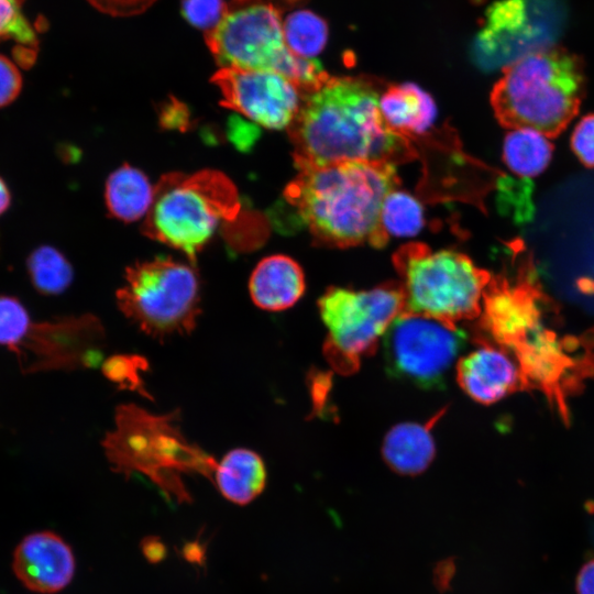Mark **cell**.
Returning a JSON list of instances; mask_svg holds the SVG:
<instances>
[{
    "mask_svg": "<svg viewBox=\"0 0 594 594\" xmlns=\"http://www.w3.org/2000/svg\"><path fill=\"white\" fill-rule=\"evenodd\" d=\"M378 84L366 77L328 76L304 94L287 128L295 165L324 166L346 161L392 164L415 157L408 138L393 131L380 109Z\"/></svg>",
    "mask_w": 594,
    "mask_h": 594,
    "instance_id": "1",
    "label": "cell"
},
{
    "mask_svg": "<svg viewBox=\"0 0 594 594\" xmlns=\"http://www.w3.org/2000/svg\"><path fill=\"white\" fill-rule=\"evenodd\" d=\"M296 167L298 174L286 187L285 199L315 242L331 248L387 243L381 209L386 195L399 184L395 164L346 161Z\"/></svg>",
    "mask_w": 594,
    "mask_h": 594,
    "instance_id": "2",
    "label": "cell"
},
{
    "mask_svg": "<svg viewBox=\"0 0 594 594\" xmlns=\"http://www.w3.org/2000/svg\"><path fill=\"white\" fill-rule=\"evenodd\" d=\"M582 61L560 47L529 54L503 69L491 103L506 128H530L547 136L563 131L584 95Z\"/></svg>",
    "mask_w": 594,
    "mask_h": 594,
    "instance_id": "3",
    "label": "cell"
},
{
    "mask_svg": "<svg viewBox=\"0 0 594 594\" xmlns=\"http://www.w3.org/2000/svg\"><path fill=\"white\" fill-rule=\"evenodd\" d=\"M240 209L238 190L223 173H169L155 186L143 232L194 262L219 224L234 220Z\"/></svg>",
    "mask_w": 594,
    "mask_h": 594,
    "instance_id": "4",
    "label": "cell"
},
{
    "mask_svg": "<svg viewBox=\"0 0 594 594\" xmlns=\"http://www.w3.org/2000/svg\"><path fill=\"white\" fill-rule=\"evenodd\" d=\"M278 8L266 0H232L206 41L221 67L271 70L290 79L301 95L329 75L316 59L298 58L287 48Z\"/></svg>",
    "mask_w": 594,
    "mask_h": 594,
    "instance_id": "5",
    "label": "cell"
},
{
    "mask_svg": "<svg viewBox=\"0 0 594 594\" xmlns=\"http://www.w3.org/2000/svg\"><path fill=\"white\" fill-rule=\"evenodd\" d=\"M175 421L174 413L157 416L135 405L120 406L116 429L102 442L109 462L118 472H140L175 494L185 492L182 473L210 475L217 462L191 444Z\"/></svg>",
    "mask_w": 594,
    "mask_h": 594,
    "instance_id": "6",
    "label": "cell"
},
{
    "mask_svg": "<svg viewBox=\"0 0 594 594\" xmlns=\"http://www.w3.org/2000/svg\"><path fill=\"white\" fill-rule=\"evenodd\" d=\"M393 263L400 276L404 311L452 323L481 311L491 277L465 254L409 243L394 254Z\"/></svg>",
    "mask_w": 594,
    "mask_h": 594,
    "instance_id": "7",
    "label": "cell"
},
{
    "mask_svg": "<svg viewBox=\"0 0 594 594\" xmlns=\"http://www.w3.org/2000/svg\"><path fill=\"white\" fill-rule=\"evenodd\" d=\"M116 298L127 319L161 341L191 333L201 312L195 268L166 257L129 266Z\"/></svg>",
    "mask_w": 594,
    "mask_h": 594,
    "instance_id": "8",
    "label": "cell"
},
{
    "mask_svg": "<svg viewBox=\"0 0 594 594\" xmlns=\"http://www.w3.org/2000/svg\"><path fill=\"white\" fill-rule=\"evenodd\" d=\"M327 328L326 355L342 373L354 372L361 358L373 353L394 319L404 311L399 283L370 290L330 287L318 301Z\"/></svg>",
    "mask_w": 594,
    "mask_h": 594,
    "instance_id": "9",
    "label": "cell"
},
{
    "mask_svg": "<svg viewBox=\"0 0 594 594\" xmlns=\"http://www.w3.org/2000/svg\"><path fill=\"white\" fill-rule=\"evenodd\" d=\"M465 339L455 323L403 311L382 339L386 369L392 376L416 386L438 387L460 355Z\"/></svg>",
    "mask_w": 594,
    "mask_h": 594,
    "instance_id": "10",
    "label": "cell"
},
{
    "mask_svg": "<svg viewBox=\"0 0 594 594\" xmlns=\"http://www.w3.org/2000/svg\"><path fill=\"white\" fill-rule=\"evenodd\" d=\"M562 24L557 0H499L486 11L473 56L485 70L506 68L522 57L554 46Z\"/></svg>",
    "mask_w": 594,
    "mask_h": 594,
    "instance_id": "11",
    "label": "cell"
},
{
    "mask_svg": "<svg viewBox=\"0 0 594 594\" xmlns=\"http://www.w3.org/2000/svg\"><path fill=\"white\" fill-rule=\"evenodd\" d=\"M105 330L92 315L32 321L13 353L23 373L70 371L96 365Z\"/></svg>",
    "mask_w": 594,
    "mask_h": 594,
    "instance_id": "12",
    "label": "cell"
},
{
    "mask_svg": "<svg viewBox=\"0 0 594 594\" xmlns=\"http://www.w3.org/2000/svg\"><path fill=\"white\" fill-rule=\"evenodd\" d=\"M221 103L267 129L288 128L302 95L287 77L271 70L221 67L212 77Z\"/></svg>",
    "mask_w": 594,
    "mask_h": 594,
    "instance_id": "13",
    "label": "cell"
},
{
    "mask_svg": "<svg viewBox=\"0 0 594 594\" xmlns=\"http://www.w3.org/2000/svg\"><path fill=\"white\" fill-rule=\"evenodd\" d=\"M12 571L29 591L56 594L72 583L76 558L69 543L55 531H34L14 548Z\"/></svg>",
    "mask_w": 594,
    "mask_h": 594,
    "instance_id": "14",
    "label": "cell"
},
{
    "mask_svg": "<svg viewBox=\"0 0 594 594\" xmlns=\"http://www.w3.org/2000/svg\"><path fill=\"white\" fill-rule=\"evenodd\" d=\"M521 371L503 349L482 345L457 362V381L465 394L481 404H493L518 386Z\"/></svg>",
    "mask_w": 594,
    "mask_h": 594,
    "instance_id": "15",
    "label": "cell"
},
{
    "mask_svg": "<svg viewBox=\"0 0 594 594\" xmlns=\"http://www.w3.org/2000/svg\"><path fill=\"white\" fill-rule=\"evenodd\" d=\"M483 302L486 326L504 344L519 346L540 328L537 305L524 285L490 280Z\"/></svg>",
    "mask_w": 594,
    "mask_h": 594,
    "instance_id": "16",
    "label": "cell"
},
{
    "mask_svg": "<svg viewBox=\"0 0 594 594\" xmlns=\"http://www.w3.org/2000/svg\"><path fill=\"white\" fill-rule=\"evenodd\" d=\"M305 288V275L300 265L283 254L261 260L249 282L252 301L266 311H282L294 306Z\"/></svg>",
    "mask_w": 594,
    "mask_h": 594,
    "instance_id": "17",
    "label": "cell"
},
{
    "mask_svg": "<svg viewBox=\"0 0 594 594\" xmlns=\"http://www.w3.org/2000/svg\"><path fill=\"white\" fill-rule=\"evenodd\" d=\"M439 415L426 424L402 422L386 433L382 454L386 464L402 475H418L426 471L436 454L431 432Z\"/></svg>",
    "mask_w": 594,
    "mask_h": 594,
    "instance_id": "18",
    "label": "cell"
},
{
    "mask_svg": "<svg viewBox=\"0 0 594 594\" xmlns=\"http://www.w3.org/2000/svg\"><path fill=\"white\" fill-rule=\"evenodd\" d=\"M212 473L220 494L239 506L248 505L258 497L267 479L263 459L246 448L227 452L216 463Z\"/></svg>",
    "mask_w": 594,
    "mask_h": 594,
    "instance_id": "19",
    "label": "cell"
},
{
    "mask_svg": "<svg viewBox=\"0 0 594 594\" xmlns=\"http://www.w3.org/2000/svg\"><path fill=\"white\" fill-rule=\"evenodd\" d=\"M380 109L386 124L406 138L427 131L437 114L430 95L410 82L388 86L381 94Z\"/></svg>",
    "mask_w": 594,
    "mask_h": 594,
    "instance_id": "20",
    "label": "cell"
},
{
    "mask_svg": "<svg viewBox=\"0 0 594 594\" xmlns=\"http://www.w3.org/2000/svg\"><path fill=\"white\" fill-rule=\"evenodd\" d=\"M154 194L155 187L140 169L123 165L109 176L105 196L110 213L131 222L147 215Z\"/></svg>",
    "mask_w": 594,
    "mask_h": 594,
    "instance_id": "21",
    "label": "cell"
},
{
    "mask_svg": "<svg viewBox=\"0 0 594 594\" xmlns=\"http://www.w3.org/2000/svg\"><path fill=\"white\" fill-rule=\"evenodd\" d=\"M552 156L549 136L530 128H515L503 144V158L518 177L528 179L541 174Z\"/></svg>",
    "mask_w": 594,
    "mask_h": 594,
    "instance_id": "22",
    "label": "cell"
},
{
    "mask_svg": "<svg viewBox=\"0 0 594 594\" xmlns=\"http://www.w3.org/2000/svg\"><path fill=\"white\" fill-rule=\"evenodd\" d=\"M25 0H0V43L12 42L15 62L30 67L38 52V37L23 12Z\"/></svg>",
    "mask_w": 594,
    "mask_h": 594,
    "instance_id": "23",
    "label": "cell"
},
{
    "mask_svg": "<svg viewBox=\"0 0 594 594\" xmlns=\"http://www.w3.org/2000/svg\"><path fill=\"white\" fill-rule=\"evenodd\" d=\"M287 48L302 59H315L328 41V25L323 19L309 10H298L283 22Z\"/></svg>",
    "mask_w": 594,
    "mask_h": 594,
    "instance_id": "24",
    "label": "cell"
},
{
    "mask_svg": "<svg viewBox=\"0 0 594 594\" xmlns=\"http://www.w3.org/2000/svg\"><path fill=\"white\" fill-rule=\"evenodd\" d=\"M28 272L34 288L42 295H59L70 285L74 272L66 257L55 248L44 245L28 258Z\"/></svg>",
    "mask_w": 594,
    "mask_h": 594,
    "instance_id": "25",
    "label": "cell"
},
{
    "mask_svg": "<svg viewBox=\"0 0 594 594\" xmlns=\"http://www.w3.org/2000/svg\"><path fill=\"white\" fill-rule=\"evenodd\" d=\"M381 222L387 234L414 237L425 224L422 207L414 196L395 188L383 201Z\"/></svg>",
    "mask_w": 594,
    "mask_h": 594,
    "instance_id": "26",
    "label": "cell"
},
{
    "mask_svg": "<svg viewBox=\"0 0 594 594\" xmlns=\"http://www.w3.org/2000/svg\"><path fill=\"white\" fill-rule=\"evenodd\" d=\"M147 367L146 359L141 355L117 354L108 358L102 363L101 370L103 375L120 388L138 392L151 398L141 376Z\"/></svg>",
    "mask_w": 594,
    "mask_h": 594,
    "instance_id": "27",
    "label": "cell"
},
{
    "mask_svg": "<svg viewBox=\"0 0 594 594\" xmlns=\"http://www.w3.org/2000/svg\"><path fill=\"white\" fill-rule=\"evenodd\" d=\"M32 321L30 312L18 298L0 295V346L13 352L25 337Z\"/></svg>",
    "mask_w": 594,
    "mask_h": 594,
    "instance_id": "28",
    "label": "cell"
},
{
    "mask_svg": "<svg viewBox=\"0 0 594 594\" xmlns=\"http://www.w3.org/2000/svg\"><path fill=\"white\" fill-rule=\"evenodd\" d=\"M222 0H182V11L186 20L196 28L213 29L226 12Z\"/></svg>",
    "mask_w": 594,
    "mask_h": 594,
    "instance_id": "29",
    "label": "cell"
},
{
    "mask_svg": "<svg viewBox=\"0 0 594 594\" xmlns=\"http://www.w3.org/2000/svg\"><path fill=\"white\" fill-rule=\"evenodd\" d=\"M571 146L584 165L594 167V114L579 121L571 136Z\"/></svg>",
    "mask_w": 594,
    "mask_h": 594,
    "instance_id": "30",
    "label": "cell"
},
{
    "mask_svg": "<svg viewBox=\"0 0 594 594\" xmlns=\"http://www.w3.org/2000/svg\"><path fill=\"white\" fill-rule=\"evenodd\" d=\"M22 77L15 64L0 54V107L13 101L20 94Z\"/></svg>",
    "mask_w": 594,
    "mask_h": 594,
    "instance_id": "31",
    "label": "cell"
},
{
    "mask_svg": "<svg viewBox=\"0 0 594 594\" xmlns=\"http://www.w3.org/2000/svg\"><path fill=\"white\" fill-rule=\"evenodd\" d=\"M258 130L255 129L252 124L245 123L243 121L233 120L230 127V136L237 145H241V148L250 146L253 141L257 138Z\"/></svg>",
    "mask_w": 594,
    "mask_h": 594,
    "instance_id": "32",
    "label": "cell"
},
{
    "mask_svg": "<svg viewBox=\"0 0 594 594\" xmlns=\"http://www.w3.org/2000/svg\"><path fill=\"white\" fill-rule=\"evenodd\" d=\"M576 594H594V558L580 569L575 581Z\"/></svg>",
    "mask_w": 594,
    "mask_h": 594,
    "instance_id": "33",
    "label": "cell"
},
{
    "mask_svg": "<svg viewBox=\"0 0 594 594\" xmlns=\"http://www.w3.org/2000/svg\"><path fill=\"white\" fill-rule=\"evenodd\" d=\"M143 556L151 563H157L166 557L167 549L157 537H146L141 543Z\"/></svg>",
    "mask_w": 594,
    "mask_h": 594,
    "instance_id": "34",
    "label": "cell"
},
{
    "mask_svg": "<svg viewBox=\"0 0 594 594\" xmlns=\"http://www.w3.org/2000/svg\"><path fill=\"white\" fill-rule=\"evenodd\" d=\"M188 113L177 101L170 102L164 108L162 121L165 127L180 128L187 122Z\"/></svg>",
    "mask_w": 594,
    "mask_h": 594,
    "instance_id": "35",
    "label": "cell"
},
{
    "mask_svg": "<svg viewBox=\"0 0 594 594\" xmlns=\"http://www.w3.org/2000/svg\"><path fill=\"white\" fill-rule=\"evenodd\" d=\"M454 572V564L450 560L440 562L435 570V583L441 588L446 590Z\"/></svg>",
    "mask_w": 594,
    "mask_h": 594,
    "instance_id": "36",
    "label": "cell"
},
{
    "mask_svg": "<svg viewBox=\"0 0 594 594\" xmlns=\"http://www.w3.org/2000/svg\"><path fill=\"white\" fill-rule=\"evenodd\" d=\"M9 205H10V193L4 182L0 178V215L7 210Z\"/></svg>",
    "mask_w": 594,
    "mask_h": 594,
    "instance_id": "37",
    "label": "cell"
}]
</instances>
